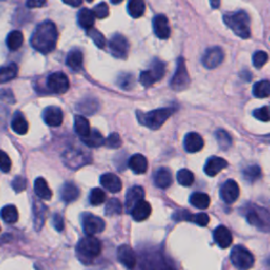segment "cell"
I'll return each mask as SVG.
<instances>
[{"label": "cell", "mask_w": 270, "mask_h": 270, "mask_svg": "<svg viewBox=\"0 0 270 270\" xmlns=\"http://www.w3.org/2000/svg\"><path fill=\"white\" fill-rule=\"evenodd\" d=\"M58 39V32L55 24L46 20L36 27L32 37L31 46L43 54L54 51Z\"/></svg>", "instance_id": "1"}, {"label": "cell", "mask_w": 270, "mask_h": 270, "mask_svg": "<svg viewBox=\"0 0 270 270\" xmlns=\"http://www.w3.org/2000/svg\"><path fill=\"white\" fill-rule=\"evenodd\" d=\"M247 222L263 232H270V212L258 205L247 204L242 209Z\"/></svg>", "instance_id": "2"}, {"label": "cell", "mask_w": 270, "mask_h": 270, "mask_svg": "<svg viewBox=\"0 0 270 270\" xmlns=\"http://www.w3.org/2000/svg\"><path fill=\"white\" fill-rule=\"evenodd\" d=\"M224 23L230 28L233 33L243 39L250 37V19L244 11L228 13L224 15Z\"/></svg>", "instance_id": "3"}, {"label": "cell", "mask_w": 270, "mask_h": 270, "mask_svg": "<svg viewBox=\"0 0 270 270\" xmlns=\"http://www.w3.org/2000/svg\"><path fill=\"white\" fill-rule=\"evenodd\" d=\"M175 112V108H161V109H156L147 113H143L137 111V119L138 121L146 126L147 128L152 130L159 129L161 126L165 123V121L173 115Z\"/></svg>", "instance_id": "4"}, {"label": "cell", "mask_w": 270, "mask_h": 270, "mask_svg": "<svg viewBox=\"0 0 270 270\" xmlns=\"http://www.w3.org/2000/svg\"><path fill=\"white\" fill-rule=\"evenodd\" d=\"M63 161L66 167L72 170H77L80 167L91 163V155L86 150L71 148L63 154Z\"/></svg>", "instance_id": "5"}, {"label": "cell", "mask_w": 270, "mask_h": 270, "mask_svg": "<svg viewBox=\"0 0 270 270\" xmlns=\"http://www.w3.org/2000/svg\"><path fill=\"white\" fill-rule=\"evenodd\" d=\"M165 71H166V65L159 59H154L151 64L150 69L143 71L140 73L139 82L143 87L149 88L152 85H154L156 81L163 78V76L165 75Z\"/></svg>", "instance_id": "6"}, {"label": "cell", "mask_w": 270, "mask_h": 270, "mask_svg": "<svg viewBox=\"0 0 270 270\" xmlns=\"http://www.w3.org/2000/svg\"><path fill=\"white\" fill-rule=\"evenodd\" d=\"M231 263L239 270H248L255 264V258L250 251L242 245L233 247L230 255Z\"/></svg>", "instance_id": "7"}, {"label": "cell", "mask_w": 270, "mask_h": 270, "mask_svg": "<svg viewBox=\"0 0 270 270\" xmlns=\"http://www.w3.org/2000/svg\"><path fill=\"white\" fill-rule=\"evenodd\" d=\"M189 85H190V77L186 69L185 60L183 57H181L178 59L177 68L170 81V86L174 91H183V90L188 88Z\"/></svg>", "instance_id": "8"}, {"label": "cell", "mask_w": 270, "mask_h": 270, "mask_svg": "<svg viewBox=\"0 0 270 270\" xmlns=\"http://www.w3.org/2000/svg\"><path fill=\"white\" fill-rule=\"evenodd\" d=\"M77 251L79 256L84 258L93 259L99 256L101 251V245L96 238L88 236L79 241L77 245Z\"/></svg>", "instance_id": "9"}, {"label": "cell", "mask_w": 270, "mask_h": 270, "mask_svg": "<svg viewBox=\"0 0 270 270\" xmlns=\"http://www.w3.org/2000/svg\"><path fill=\"white\" fill-rule=\"evenodd\" d=\"M47 87L51 92L55 94H64L69 89V79L64 72H55L51 74L47 80Z\"/></svg>", "instance_id": "10"}, {"label": "cell", "mask_w": 270, "mask_h": 270, "mask_svg": "<svg viewBox=\"0 0 270 270\" xmlns=\"http://www.w3.org/2000/svg\"><path fill=\"white\" fill-rule=\"evenodd\" d=\"M82 227L89 237H93L105 230L106 223L101 218L94 214L86 213L82 215Z\"/></svg>", "instance_id": "11"}, {"label": "cell", "mask_w": 270, "mask_h": 270, "mask_svg": "<svg viewBox=\"0 0 270 270\" xmlns=\"http://www.w3.org/2000/svg\"><path fill=\"white\" fill-rule=\"evenodd\" d=\"M109 48L112 55L116 58L124 59L128 56L129 52V43L127 38L121 34H115L112 36L109 43Z\"/></svg>", "instance_id": "12"}, {"label": "cell", "mask_w": 270, "mask_h": 270, "mask_svg": "<svg viewBox=\"0 0 270 270\" xmlns=\"http://www.w3.org/2000/svg\"><path fill=\"white\" fill-rule=\"evenodd\" d=\"M224 60V51L220 47L209 48L203 56V65L207 69H215Z\"/></svg>", "instance_id": "13"}, {"label": "cell", "mask_w": 270, "mask_h": 270, "mask_svg": "<svg viewBox=\"0 0 270 270\" xmlns=\"http://www.w3.org/2000/svg\"><path fill=\"white\" fill-rule=\"evenodd\" d=\"M222 200L226 204H233L238 199L240 195V187L238 183L233 179H228L227 182H225L221 188L220 191Z\"/></svg>", "instance_id": "14"}, {"label": "cell", "mask_w": 270, "mask_h": 270, "mask_svg": "<svg viewBox=\"0 0 270 270\" xmlns=\"http://www.w3.org/2000/svg\"><path fill=\"white\" fill-rule=\"evenodd\" d=\"M173 219L175 221H188V222H192L195 223L199 226L205 227L209 224V217L208 214L202 212V213H196V214H192L190 212H188L187 210H182V211H176L173 214Z\"/></svg>", "instance_id": "15"}, {"label": "cell", "mask_w": 270, "mask_h": 270, "mask_svg": "<svg viewBox=\"0 0 270 270\" xmlns=\"http://www.w3.org/2000/svg\"><path fill=\"white\" fill-rule=\"evenodd\" d=\"M153 30L155 35L160 39H167L170 37L171 30L169 22L165 15H157L153 19Z\"/></svg>", "instance_id": "16"}, {"label": "cell", "mask_w": 270, "mask_h": 270, "mask_svg": "<svg viewBox=\"0 0 270 270\" xmlns=\"http://www.w3.org/2000/svg\"><path fill=\"white\" fill-rule=\"evenodd\" d=\"M117 259L123 266H126L128 269H133L136 265L135 253L129 245H121L118 247Z\"/></svg>", "instance_id": "17"}, {"label": "cell", "mask_w": 270, "mask_h": 270, "mask_svg": "<svg viewBox=\"0 0 270 270\" xmlns=\"http://www.w3.org/2000/svg\"><path fill=\"white\" fill-rule=\"evenodd\" d=\"M43 117H44L45 122L51 126V127H59L64 120V114H63L61 109L55 106L48 107L47 109L44 111Z\"/></svg>", "instance_id": "18"}, {"label": "cell", "mask_w": 270, "mask_h": 270, "mask_svg": "<svg viewBox=\"0 0 270 270\" xmlns=\"http://www.w3.org/2000/svg\"><path fill=\"white\" fill-rule=\"evenodd\" d=\"M184 147H185V150L187 152L196 153V152H199L203 149L204 139L199 133L190 132L185 136Z\"/></svg>", "instance_id": "19"}, {"label": "cell", "mask_w": 270, "mask_h": 270, "mask_svg": "<svg viewBox=\"0 0 270 270\" xmlns=\"http://www.w3.org/2000/svg\"><path fill=\"white\" fill-rule=\"evenodd\" d=\"M145 197V191L140 186H134L130 188L126 195V208L128 211H132L133 208Z\"/></svg>", "instance_id": "20"}, {"label": "cell", "mask_w": 270, "mask_h": 270, "mask_svg": "<svg viewBox=\"0 0 270 270\" xmlns=\"http://www.w3.org/2000/svg\"><path fill=\"white\" fill-rule=\"evenodd\" d=\"M227 166H228V163L224 158L218 157V156H212L208 158V160L206 161L204 170L207 175L215 176L217 174H219L223 169H225Z\"/></svg>", "instance_id": "21"}, {"label": "cell", "mask_w": 270, "mask_h": 270, "mask_svg": "<svg viewBox=\"0 0 270 270\" xmlns=\"http://www.w3.org/2000/svg\"><path fill=\"white\" fill-rule=\"evenodd\" d=\"M100 184L108 191L112 193L119 192L122 188V183L120 178L113 173H105L100 176Z\"/></svg>", "instance_id": "22"}, {"label": "cell", "mask_w": 270, "mask_h": 270, "mask_svg": "<svg viewBox=\"0 0 270 270\" xmlns=\"http://www.w3.org/2000/svg\"><path fill=\"white\" fill-rule=\"evenodd\" d=\"M213 239L221 248H228L232 244V235L225 226H219L214 230Z\"/></svg>", "instance_id": "23"}, {"label": "cell", "mask_w": 270, "mask_h": 270, "mask_svg": "<svg viewBox=\"0 0 270 270\" xmlns=\"http://www.w3.org/2000/svg\"><path fill=\"white\" fill-rule=\"evenodd\" d=\"M60 196L66 203L74 202L79 196V188L73 182H67L60 188Z\"/></svg>", "instance_id": "24"}, {"label": "cell", "mask_w": 270, "mask_h": 270, "mask_svg": "<svg viewBox=\"0 0 270 270\" xmlns=\"http://www.w3.org/2000/svg\"><path fill=\"white\" fill-rule=\"evenodd\" d=\"M151 211L152 209L150 204L146 201H141L133 208V210L131 211V215L134 221L142 222L150 217Z\"/></svg>", "instance_id": "25"}, {"label": "cell", "mask_w": 270, "mask_h": 270, "mask_svg": "<svg viewBox=\"0 0 270 270\" xmlns=\"http://www.w3.org/2000/svg\"><path fill=\"white\" fill-rule=\"evenodd\" d=\"M128 166L135 174H142L148 169V160L141 154H134L130 157Z\"/></svg>", "instance_id": "26"}, {"label": "cell", "mask_w": 270, "mask_h": 270, "mask_svg": "<svg viewBox=\"0 0 270 270\" xmlns=\"http://www.w3.org/2000/svg\"><path fill=\"white\" fill-rule=\"evenodd\" d=\"M154 184L160 189H167L172 184V174L167 168H160L154 174Z\"/></svg>", "instance_id": "27"}, {"label": "cell", "mask_w": 270, "mask_h": 270, "mask_svg": "<svg viewBox=\"0 0 270 270\" xmlns=\"http://www.w3.org/2000/svg\"><path fill=\"white\" fill-rule=\"evenodd\" d=\"M77 17H78V24L82 29H86L89 31L93 28L96 16L92 10L87 9V8L81 9L78 12Z\"/></svg>", "instance_id": "28"}, {"label": "cell", "mask_w": 270, "mask_h": 270, "mask_svg": "<svg viewBox=\"0 0 270 270\" xmlns=\"http://www.w3.org/2000/svg\"><path fill=\"white\" fill-rule=\"evenodd\" d=\"M11 126H12L13 131L16 132L17 134H20V135L26 134L28 132V129H29V124H28L27 119L25 118L24 114L19 111L15 112L13 119H12V122H11Z\"/></svg>", "instance_id": "29"}, {"label": "cell", "mask_w": 270, "mask_h": 270, "mask_svg": "<svg viewBox=\"0 0 270 270\" xmlns=\"http://www.w3.org/2000/svg\"><path fill=\"white\" fill-rule=\"evenodd\" d=\"M34 190L35 193L37 194V196L41 200L49 201L52 197V191L48 186V183L44 177H38L35 179L34 183Z\"/></svg>", "instance_id": "30"}, {"label": "cell", "mask_w": 270, "mask_h": 270, "mask_svg": "<svg viewBox=\"0 0 270 270\" xmlns=\"http://www.w3.org/2000/svg\"><path fill=\"white\" fill-rule=\"evenodd\" d=\"M84 55L82 52L79 50H72L67 56L66 64L67 66L73 71H79L82 68Z\"/></svg>", "instance_id": "31"}, {"label": "cell", "mask_w": 270, "mask_h": 270, "mask_svg": "<svg viewBox=\"0 0 270 270\" xmlns=\"http://www.w3.org/2000/svg\"><path fill=\"white\" fill-rule=\"evenodd\" d=\"M190 204L197 209H207L210 205V197L203 192H194L190 196Z\"/></svg>", "instance_id": "32"}, {"label": "cell", "mask_w": 270, "mask_h": 270, "mask_svg": "<svg viewBox=\"0 0 270 270\" xmlns=\"http://www.w3.org/2000/svg\"><path fill=\"white\" fill-rule=\"evenodd\" d=\"M74 129L75 132L81 137H87L90 133H91V129H90V123L89 120L81 116V115H77L74 118Z\"/></svg>", "instance_id": "33"}, {"label": "cell", "mask_w": 270, "mask_h": 270, "mask_svg": "<svg viewBox=\"0 0 270 270\" xmlns=\"http://www.w3.org/2000/svg\"><path fill=\"white\" fill-rule=\"evenodd\" d=\"M34 210V220H35V226L36 229L39 230L41 226H44L45 219H46V213H47V208L44 204L40 202L36 201L33 207Z\"/></svg>", "instance_id": "34"}, {"label": "cell", "mask_w": 270, "mask_h": 270, "mask_svg": "<svg viewBox=\"0 0 270 270\" xmlns=\"http://www.w3.org/2000/svg\"><path fill=\"white\" fill-rule=\"evenodd\" d=\"M81 140L86 143L88 147H91V148L100 147L105 145V141H106V139L103 138V136L98 130L91 131V133H90L87 137L81 138Z\"/></svg>", "instance_id": "35"}, {"label": "cell", "mask_w": 270, "mask_h": 270, "mask_svg": "<svg viewBox=\"0 0 270 270\" xmlns=\"http://www.w3.org/2000/svg\"><path fill=\"white\" fill-rule=\"evenodd\" d=\"M24 44V34L20 31H12L7 37V46L11 51H16Z\"/></svg>", "instance_id": "36"}, {"label": "cell", "mask_w": 270, "mask_h": 270, "mask_svg": "<svg viewBox=\"0 0 270 270\" xmlns=\"http://www.w3.org/2000/svg\"><path fill=\"white\" fill-rule=\"evenodd\" d=\"M128 12L133 18H139L143 15L146 10V5L141 0H131L128 3Z\"/></svg>", "instance_id": "37"}, {"label": "cell", "mask_w": 270, "mask_h": 270, "mask_svg": "<svg viewBox=\"0 0 270 270\" xmlns=\"http://www.w3.org/2000/svg\"><path fill=\"white\" fill-rule=\"evenodd\" d=\"M141 265L142 267L145 266V268H142V270H175L163 259H151L149 262H146L145 265Z\"/></svg>", "instance_id": "38"}, {"label": "cell", "mask_w": 270, "mask_h": 270, "mask_svg": "<svg viewBox=\"0 0 270 270\" xmlns=\"http://www.w3.org/2000/svg\"><path fill=\"white\" fill-rule=\"evenodd\" d=\"M254 95L258 98H265L270 95V81L269 80H261L255 84L253 89Z\"/></svg>", "instance_id": "39"}, {"label": "cell", "mask_w": 270, "mask_h": 270, "mask_svg": "<svg viewBox=\"0 0 270 270\" xmlns=\"http://www.w3.org/2000/svg\"><path fill=\"white\" fill-rule=\"evenodd\" d=\"M77 108L85 114H93L98 109V102L94 98H86L77 106Z\"/></svg>", "instance_id": "40"}, {"label": "cell", "mask_w": 270, "mask_h": 270, "mask_svg": "<svg viewBox=\"0 0 270 270\" xmlns=\"http://www.w3.org/2000/svg\"><path fill=\"white\" fill-rule=\"evenodd\" d=\"M2 218L6 223L14 224L18 221V211L14 205L5 206L2 209Z\"/></svg>", "instance_id": "41"}, {"label": "cell", "mask_w": 270, "mask_h": 270, "mask_svg": "<svg viewBox=\"0 0 270 270\" xmlns=\"http://www.w3.org/2000/svg\"><path fill=\"white\" fill-rule=\"evenodd\" d=\"M18 74V66L16 64H10L2 69V73H0V80L2 82H7L13 78H15Z\"/></svg>", "instance_id": "42"}, {"label": "cell", "mask_w": 270, "mask_h": 270, "mask_svg": "<svg viewBox=\"0 0 270 270\" xmlns=\"http://www.w3.org/2000/svg\"><path fill=\"white\" fill-rule=\"evenodd\" d=\"M177 182L178 184H181L182 186H185V187H189L193 184L194 182V175L193 173L188 170V169H182L179 170L177 172Z\"/></svg>", "instance_id": "43"}, {"label": "cell", "mask_w": 270, "mask_h": 270, "mask_svg": "<svg viewBox=\"0 0 270 270\" xmlns=\"http://www.w3.org/2000/svg\"><path fill=\"white\" fill-rule=\"evenodd\" d=\"M215 137L219 142V146L222 150H228L232 145V139L228 132L225 130H218L215 132Z\"/></svg>", "instance_id": "44"}, {"label": "cell", "mask_w": 270, "mask_h": 270, "mask_svg": "<svg viewBox=\"0 0 270 270\" xmlns=\"http://www.w3.org/2000/svg\"><path fill=\"white\" fill-rule=\"evenodd\" d=\"M243 176L247 182L254 183L261 177V168L257 165L249 166L243 171Z\"/></svg>", "instance_id": "45"}, {"label": "cell", "mask_w": 270, "mask_h": 270, "mask_svg": "<svg viewBox=\"0 0 270 270\" xmlns=\"http://www.w3.org/2000/svg\"><path fill=\"white\" fill-rule=\"evenodd\" d=\"M90 203L93 206H99L106 202V193L100 188H94L90 193Z\"/></svg>", "instance_id": "46"}, {"label": "cell", "mask_w": 270, "mask_h": 270, "mask_svg": "<svg viewBox=\"0 0 270 270\" xmlns=\"http://www.w3.org/2000/svg\"><path fill=\"white\" fill-rule=\"evenodd\" d=\"M122 211V205L117 199H112L106 205V214L107 215H117Z\"/></svg>", "instance_id": "47"}, {"label": "cell", "mask_w": 270, "mask_h": 270, "mask_svg": "<svg viewBox=\"0 0 270 270\" xmlns=\"http://www.w3.org/2000/svg\"><path fill=\"white\" fill-rule=\"evenodd\" d=\"M117 84L123 90H130L134 85V77L132 74L122 73L118 76Z\"/></svg>", "instance_id": "48"}, {"label": "cell", "mask_w": 270, "mask_h": 270, "mask_svg": "<svg viewBox=\"0 0 270 270\" xmlns=\"http://www.w3.org/2000/svg\"><path fill=\"white\" fill-rule=\"evenodd\" d=\"M88 35H89L90 38H92V40L94 41V44L98 48H100V49L105 48V46H106V38H105V36L99 31H97L96 29H91V30L88 31Z\"/></svg>", "instance_id": "49"}, {"label": "cell", "mask_w": 270, "mask_h": 270, "mask_svg": "<svg viewBox=\"0 0 270 270\" xmlns=\"http://www.w3.org/2000/svg\"><path fill=\"white\" fill-rule=\"evenodd\" d=\"M268 61V54L264 51H258L254 54V57H253V63L254 66L258 69L262 68L266 63Z\"/></svg>", "instance_id": "50"}, {"label": "cell", "mask_w": 270, "mask_h": 270, "mask_svg": "<svg viewBox=\"0 0 270 270\" xmlns=\"http://www.w3.org/2000/svg\"><path fill=\"white\" fill-rule=\"evenodd\" d=\"M105 145L108 148H111V149H117L121 146V138L119 136V134L117 133H112L109 135L105 141Z\"/></svg>", "instance_id": "51"}, {"label": "cell", "mask_w": 270, "mask_h": 270, "mask_svg": "<svg viewBox=\"0 0 270 270\" xmlns=\"http://www.w3.org/2000/svg\"><path fill=\"white\" fill-rule=\"evenodd\" d=\"M93 12L99 19H103V18L108 17V15H109V7H108L106 3H100L94 8Z\"/></svg>", "instance_id": "52"}, {"label": "cell", "mask_w": 270, "mask_h": 270, "mask_svg": "<svg viewBox=\"0 0 270 270\" xmlns=\"http://www.w3.org/2000/svg\"><path fill=\"white\" fill-rule=\"evenodd\" d=\"M254 116L262 121H269L270 120V110L268 107H262L260 109L255 110Z\"/></svg>", "instance_id": "53"}, {"label": "cell", "mask_w": 270, "mask_h": 270, "mask_svg": "<svg viewBox=\"0 0 270 270\" xmlns=\"http://www.w3.org/2000/svg\"><path fill=\"white\" fill-rule=\"evenodd\" d=\"M11 166H12V163H11V159L9 155L4 151L0 152V167H2L3 172L5 173L9 172L11 170Z\"/></svg>", "instance_id": "54"}, {"label": "cell", "mask_w": 270, "mask_h": 270, "mask_svg": "<svg viewBox=\"0 0 270 270\" xmlns=\"http://www.w3.org/2000/svg\"><path fill=\"white\" fill-rule=\"evenodd\" d=\"M12 187L15 192H23L27 188V181L22 176H17L14 178Z\"/></svg>", "instance_id": "55"}, {"label": "cell", "mask_w": 270, "mask_h": 270, "mask_svg": "<svg viewBox=\"0 0 270 270\" xmlns=\"http://www.w3.org/2000/svg\"><path fill=\"white\" fill-rule=\"evenodd\" d=\"M53 225L54 227H55V229L57 231H63L64 230V227H65V224H64V219L60 214L56 213L55 215L53 217Z\"/></svg>", "instance_id": "56"}, {"label": "cell", "mask_w": 270, "mask_h": 270, "mask_svg": "<svg viewBox=\"0 0 270 270\" xmlns=\"http://www.w3.org/2000/svg\"><path fill=\"white\" fill-rule=\"evenodd\" d=\"M46 5V2H39V0H30L27 3L28 8H38Z\"/></svg>", "instance_id": "57"}, {"label": "cell", "mask_w": 270, "mask_h": 270, "mask_svg": "<svg viewBox=\"0 0 270 270\" xmlns=\"http://www.w3.org/2000/svg\"><path fill=\"white\" fill-rule=\"evenodd\" d=\"M65 5H68V6H72V7H79L81 6L82 2L81 0H77V2H64Z\"/></svg>", "instance_id": "58"}, {"label": "cell", "mask_w": 270, "mask_h": 270, "mask_svg": "<svg viewBox=\"0 0 270 270\" xmlns=\"http://www.w3.org/2000/svg\"><path fill=\"white\" fill-rule=\"evenodd\" d=\"M211 6H212L213 8H217V7L220 6V3H214V2H212V3H211Z\"/></svg>", "instance_id": "59"}]
</instances>
